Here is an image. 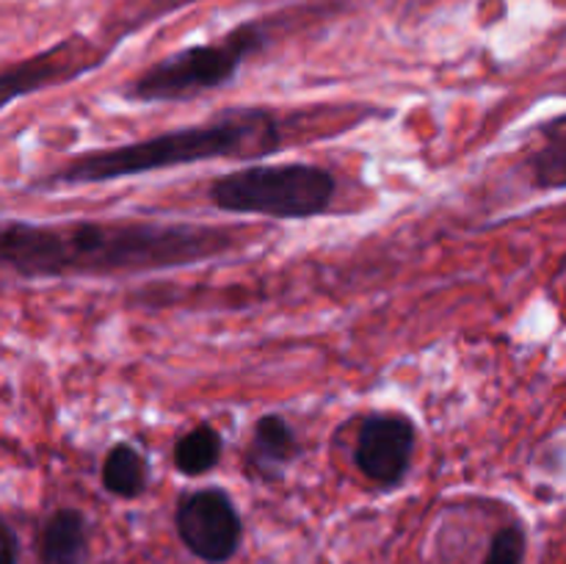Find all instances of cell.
Listing matches in <instances>:
<instances>
[{
  "label": "cell",
  "mask_w": 566,
  "mask_h": 564,
  "mask_svg": "<svg viewBox=\"0 0 566 564\" xmlns=\"http://www.w3.org/2000/svg\"><path fill=\"white\" fill-rule=\"evenodd\" d=\"M282 147L280 119L263 105H232L197 125H182L130 144L94 149L48 171L33 188L116 182L205 160L265 158Z\"/></svg>",
  "instance_id": "cell-2"
},
{
  "label": "cell",
  "mask_w": 566,
  "mask_h": 564,
  "mask_svg": "<svg viewBox=\"0 0 566 564\" xmlns=\"http://www.w3.org/2000/svg\"><path fill=\"white\" fill-rule=\"evenodd\" d=\"M42 564H86L88 536L86 518L77 509H59L50 514L39 540Z\"/></svg>",
  "instance_id": "cell-8"
},
{
  "label": "cell",
  "mask_w": 566,
  "mask_h": 564,
  "mask_svg": "<svg viewBox=\"0 0 566 564\" xmlns=\"http://www.w3.org/2000/svg\"><path fill=\"white\" fill-rule=\"evenodd\" d=\"M221 453H224V440H221L219 429H213L210 424H199L175 442L171 457L182 476H205L221 462Z\"/></svg>",
  "instance_id": "cell-10"
},
{
  "label": "cell",
  "mask_w": 566,
  "mask_h": 564,
  "mask_svg": "<svg viewBox=\"0 0 566 564\" xmlns=\"http://www.w3.org/2000/svg\"><path fill=\"white\" fill-rule=\"evenodd\" d=\"M337 180L315 164H258L227 171L208 186L213 208L269 219H315L335 202Z\"/></svg>",
  "instance_id": "cell-3"
},
{
  "label": "cell",
  "mask_w": 566,
  "mask_h": 564,
  "mask_svg": "<svg viewBox=\"0 0 566 564\" xmlns=\"http://www.w3.org/2000/svg\"><path fill=\"white\" fill-rule=\"evenodd\" d=\"M265 39L269 33L260 22H243L219 42L191 44V48H182L155 61L122 88V97L127 103L155 105L182 103V100L216 92L241 72L247 59L263 50Z\"/></svg>",
  "instance_id": "cell-4"
},
{
  "label": "cell",
  "mask_w": 566,
  "mask_h": 564,
  "mask_svg": "<svg viewBox=\"0 0 566 564\" xmlns=\"http://www.w3.org/2000/svg\"><path fill=\"white\" fill-rule=\"evenodd\" d=\"M175 523L188 551L202 562L221 564L241 547L243 520L232 498L219 487L191 492L177 509Z\"/></svg>",
  "instance_id": "cell-5"
},
{
  "label": "cell",
  "mask_w": 566,
  "mask_h": 564,
  "mask_svg": "<svg viewBox=\"0 0 566 564\" xmlns=\"http://www.w3.org/2000/svg\"><path fill=\"white\" fill-rule=\"evenodd\" d=\"M525 556V534L520 525H506L497 531L490 542L484 564H523Z\"/></svg>",
  "instance_id": "cell-12"
},
{
  "label": "cell",
  "mask_w": 566,
  "mask_h": 564,
  "mask_svg": "<svg viewBox=\"0 0 566 564\" xmlns=\"http://www.w3.org/2000/svg\"><path fill=\"white\" fill-rule=\"evenodd\" d=\"M3 564H17V534L9 523H3Z\"/></svg>",
  "instance_id": "cell-13"
},
{
  "label": "cell",
  "mask_w": 566,
  "mask_h": 564,
  "mask_svg": "<svg viewBox=\"0 0 566 564\" xmlns=\"http://www.w3.org/2000/svg\"><path fill=\"white\" fill-rule=\"evenodd\" d=\"M235 232L160 221H36L6 219L0 263L20 280L116 276L182 269L235 249Z\"/></svg>",
  "instance_id": "cell-1"
},
{
  "label": "cell",
  "mask_w": 566,
  "mask_h": 564,
  "mask_svg": "<svg viewBox=\"0 0 566 564\" xmlns=\"http://www.w3.org/2000/svg\"><path fill=\"white\" fill-rule=\"evenodd\" d=\"M302 453L293 426L282 415L269 412L254 424L247 448V468L263 481H280Z\"/></svg>",
  "instance_id": "cell-7"
},
{
  "label": "cell",
  "mask_w": 566,
  "mask_h": 564,
  "mask_svg": "<svg viewBox=\"0 0 566 564\" xmlns=\"http://www.w3.org/2000/svg\"><path fill=\"white\" fill-rule=\"evenodd\" d=\"M418 429L403 412L365 415L354 446V464L376 487H398L412 468Z\"/></svg>",
  "instance_id": "cell-6"
},
{
  "label": "cell",
  "mask_w": 566,
  "mask_h": 564,
  "mask_svg": "<svg viewBox=\"0 0 566 564\" xmlns=\"http://www.w3.org/2000/svg\"><path fill=\"white\" fill-rule=\"evenodd\" d=\"M149 484V464L130 442H116L103 459V487L116 498H138Z\"/></svg>",
  "instance_id": "cell-9"
},
{
  "label": "cell",
  "mask_w": 566,
  "mask_h": 564,
  "mask_svg": "<svg viewBox=\"0 0 566 564\" xmlns=\"http://www.w3.org/2000/svg\"><path fill=\"white\" fill-rule=\"evenodd\" d=\"M542 133H545V144H542L539 153L531 158L536 186L564 188L566 186V119L553 122V125H547Z\"/></svg>",
  "instance_id": "cell-11"
}]
</instances>
